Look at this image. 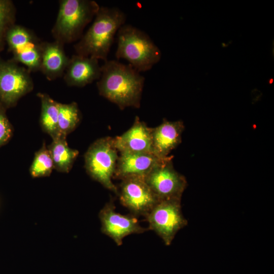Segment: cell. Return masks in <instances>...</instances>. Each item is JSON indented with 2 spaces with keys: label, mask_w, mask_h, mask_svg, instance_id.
Segmentation results:
<instances>
[{
  "label": "cell",
  "mask_w": 274,
  "mask_h": 274,
  "mask_svg": "<svg viewBox=\"0 0 274 274\" xmlns=\"http://www.w3.org/2000/svg\"><path fill=\"white\" fill-rule=\"evenodd\" d=\"M101 67L97 82L99 95L122 110L139 108L145 79L130 64L116 60H107Z\"/></svg>",
  "instance_id": "6da1fadb"
},
{
  "label": "cell",
  "mask_w": 274,
  "mask_h": 274,
  "mask_svg": "<svg viewBox=\"0 0 274 274\" xmlns=\"http://www.w3.org/2000/svg\"><path fill=\"white\" fill-rule=\"evenodd\" d=\"M126 19L120 9L100 6L92 24L74 46L76 54L107 61L115 36Z\"/></svg>",
  "instance_id": "7a4b0ae2"
},
{
  "label": "cell",
  "mask_w": 274,
  "mask_h": 274,
  "mask_svg": "<svg viewBox=\"0 0 274 274\" xmlns=\"http://www.w3.org/2000/svg\"><path fill=\"white\" fill-rule=\"evenodd\" d=\"M117 35L116 58L126 60L139 72L150 70L160 60V49L145 32L124 24Z\"/></svg>",
  "instance_id": "3957f363"
},
{
  "label": "cell",
  "mask_w": 274,
  "mask_h": 274,
  "mask_svg": "<svg viewBox=\"0 0 274 274\" xmlns=\"http://www.w3.org/2000/svg\"><path fill=\"white\" fill-rule=\"evenodd\" d=\"M51 33L64 45L82 36L85 27L94 18L100 6L92 0H61Z\"/></svg>",
  "instance_id": "277c9868"
},
{
  "label": "cell",
  "mask_w": 274,
  "mask_h": 274,
  "mask_svg": "<svg viewBox=\"0 0 274 274\" xmlns=\"http://www.w3.org/2000/svg\"><path fill=\"white\" fill-rule=\"evenodd\" d=\"M119 156L113 139L105 137L94 142L84 155L85 168L89 176L107 189L118 194L114 177Z\"/></svg>",
  "instance_id": "5b68a950"
},
{
  "label": "cell",
  "mask_w": 274,
  "mask_h": 274,
  "mask_svg": "<svg viewBox=\"0 0 274 274\" xmlns=\"http://www.w3.org/2000/svg\"><path fill=\"white\" fill-rule=\"evenodd\" d=\"M181 200H160L145 216L148 230L154 231L166 246H170L179 230L188 221L181 209Z\"/></svg>",
  "instance_id": "8992f818"
},
{
  "label": "cell",
  "mask_w": 274,
  "mask_h": 274,
  "mask_svg": "<svg viewBox=\"0 0 274 274\" xmlns=\"http://www.w3.org/2000/svg\"><path fill=\"white\" fill-rule=\"evenodd\" d=\"M33 88L30 72L26 67L12 59L0 58V102L6 109L15 107Z\"/></svg>",
  "instance_id": "52a82bcc"
},
{
  "label": "cell",
  "mask_w": 274,
  "mask_h": 274,
  "mask_svg": "<svg viewBox=\"0 0 274 274\" xmlns=\"http://www.w3.org/2000/svg\"><path fill=\"white\" fill-rule=\"evenodd\" d=\"M6 43L13 60L24 65L30 73L39 71L42 42L32 30L15 24L7 32Z\"/></svg>",
  "instance_id": "ba28073f"
},
{
  "label": "cell",
  "mask_w": 274,
  "mask_h": 274,
  "mask_svg": "<svg viewBox=\"0 0 274 274\" xmlns=\"http://www.w3.org/2000/svg\"><path fill=\"white\" fill-rule=\"evenodd\" d=\"M172 157L168 156L154 166L145 180L160 200H181L187 186L185 177L174 168Z\"/></svg>",
  "instance_id": "9c48e42d"
},
{
  "label": "cell",
  "mask_w": 274,
  "mask_h": 274,
  "mask_svg": "<svg viewBox=\"0 0 274 274\" xmlns=\"http://www.w3.org/2000/svg\"><path fill=\"white\" fill-rule=\"evenodd\" d=\"M118 194L120 203L135 216L145 217L159 201L145 179L139 177L122 180Z\"/></svg>",
  "instance_id": "30bf717a"
},
{
  "label": "cell",
  "mask_w": 274,
  "mask_h": 274,
  "mask_svg": "<svg viewBox=\"0 0 274 274\" xmlns=\"http://www.w3.org/2000/svg\"><path fill=\"white\" fill-rule=\"evenodd\" d=\"M98 216L101 223V231L110 237L118 246L122 245L125 237L131 234L142 233L148 230L141 226L137 216L116 212L112 200L100 210Z\"/></svg>",
  "instance_id": "8fae6325"
},
{
  "label": "cell",
  "mask_w": 274,
  "mask_h": 274,
  "mask_svg": "<svg viewBox=\"0 0 274 274\" xmlns=\"http://www.w3.org/2000/svg\"><path fill=\"white\" fill-rule=\"evenodd\" d=\"M152 129L136 116L128 130L113 139L114 146L120 153H153Z\"/></svg>",
  "instance_id": "7c38bea8"
},
{
  "label": "cell",
  "mask_w": 274,
  "mask_h": 274,
  "mask_svg": "<svg viewBox=\"0 0 274 274\" xmlns=\"http://www.w3.org/2000/svg\"><path fill=\"white\" fill-rule=\"evenodd\" d=\"M101 74L98 59L75 54L70 58L63 80L69 86L83 87L98 80Z\"/></svg>",
  "instance_id": "4fadbf2b"
},
{
  "label": "cell",
  "mask_w": 274,
  "mask_h": 274,
  "mask_svg": "<svg viewBox=\"0 0 274 274\" xmlns=\"http://www.w3.org/2000/svg\"><path fill=\"white\" fill-rule=\"evenodd\" d=\"M163 159L151 153H120L114 176L121 180L131 177L145 179Z\"/></svg>",
  "instance_id": "5bb4252c"
},
{
  "label": "cell",
  "mask_w": 274,
  "mask_h": 274,
  "mask_svg": "<svg viewBox=\"0 0 274 274\" xmlns=\"http://www.w3.org/2000/svg\"><path fill=\"white\" fill-rule=\"evenodd\" d=\"M184 130V125L181 120L169 121L165 120L158 126L152 128L153 154L161 159L169 156L170 152L181 143Z\"/></svg>",
  "instance_id": "9a60e30c"
},
{
  "label": "cell",
  "mask_w": 274,
  "mask_h": 274,
  "mask_svg": "<svg viewBox=\"0 0 274 274\" xmlns=\"http://www.w3.org/2000/svg\"><path fill=\"white\" fill-rule=\"evenodd\" d=\"M69 60L63 44L56 41L42 42L39 71L48 80L53 81L62 77Z\"/></svg>",
  "instance_id": "2e32d148"
},
{
  "label": "cell",
  "mask_w": 274,
  "mask_h": 274,
  "mask_svg": "<svg viewBox=\"0 0 274 274\" xmlns=\"http://www.w3.org/2000/svg\"><path fill=\"white\" fill-rule=\"evenodd\" d=\"M47 148L53 160L54 169L61 173H68L72 168L79 151L68 146L66 136L59 135L53 139Z\"/></svg>",
  "instance_id": "e0dca14e"
},
{
  "label": "cell",
  "mask_w": 274,
  "mask_h": 274,
  "mask_svg": "<svg viewBox=\"0 0 274 274\" xmlns=\"http://www.w3.org/2000/svg\"><path fill=\"white\" fill-rule=\"evenodd\" d=\"M37 96L41 101V127L52 139L55 138L59 135L58 128L59 102L45 93H38Z\"/></svg>",
  "instance_id": "ac0fdd59"
},
{
  "label": "cell",
  "mask_w": 274,
  "mask_h": 274,
  "mask_svg": "<svg viewBox=\"0 0 274 274\" xmlns=\"http://www.w3.org/2000/svg\"><path fill=\"white\" fill-rule=\"evenodd\" d=\"M81 114L76 102L69 104L59 102L58 128L59 135L65 136L73 132L78 126Z\"/></svg>",
  "instance_id": "d6986e66"
},
{
  "label": "cell",
  "mask_w": 274,
  "mask_h": 274,
  "mask_svg": "<svg viewBox=\"0 0 274 274\" xmlns=\"http://www.w3.org/2000/svg\"><path fill=\"white\" fill-rule=\"evenodd\" d=\"M53 160L44 142L41 148L36 152L32 163L29 168V173L33 178L49 176L53 169Z\"/></svg>",
  "instance_id": "ffe728a7"
},
{
  "label": "cell",
  "mask_w": 274,
  "mask_h": 274,
  "mask_svg": "<svg viewBox=\"0 0 274 274\" xmlns=\"http://www.w3.org/2000/svg\"><path fill=\"white\" fill-rule=\"evenodd\" d=\"M16 9L10 0H0V52L6 43L9 29L15 24Z\"/></svg>",
  "instance_id": "44dd1931"
},
{
  "label": "cell",
  "mask_w": 274,
  "mask_h": 274,
  "mask_svg": "<svg viewBox=\"0 0 274 274\" xmlns=\"http://www.w3.org/2000/svg\"><path fill=\"white\" fill-rule=\"evenodd\" d=\"M6 108L0 102V147L11 138L13 128L6 114Z\"/></svg>",
  "instance_id": "7402d4cb"
}]
</instances>
